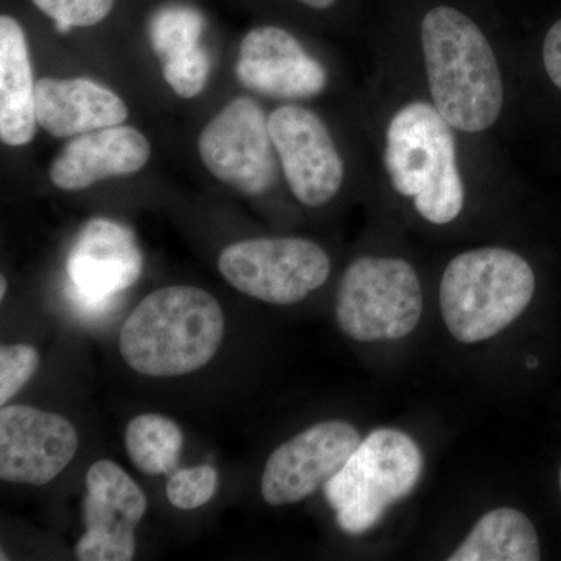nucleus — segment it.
Segmentation results:
<instances>
[{"instance_id": "25", "label": "nucleus", "mask_w": 561, "mask_h": 561, "mask_svg": "<svg viewBox=\"0 0 561 561\" xmlns=\"http://www.w3.org/2000/svg\"><path fill=\"white\" fill-rule=\"evenodd\" d=\"M542 61L549 79L561 90V20L556 22L546 35Z\"/></svg>"}, {"instance_id": "19", "label": "nucleus", "mask_w": 561, "mask_h": 561, "mask_svg": "<svg viewBox=\"0 0 561 561\" xmlns=\"http://www.w3.org/2000/svg\"><path fill=\"white\" fill-rule=\"evenodd\" d=\"M183 432L175 421L158 413L136 416L125 431V448L144 474H172L183 453Z\"/></svg>"}, {"instance_id": "26", "label": "nucleus", "mask_w": 561, "mask_h": 561, "mask_svg": "<svg viewBox=\"0 0 561 561\" xmlns=\"http://www.w3.org/2000/svg\"><path fill=\"white\" fill-rule=\"evenodd\" d=\"M298 2L311 7L313 10H327L331 9V7L334 5L337 0H298Z\"/></svg>"}, {"instance_id": "12", "label": "nucleus", "mask_w": 561, "mask_h": 561, "mask_svg": "<svg viewBox=\"0 0 561 561\" xmlns=\"http://www.w3.org/2000/svg\"><path fill=\"white\" fill-rule=\"evenodd\" d=\"M83 522L87 534L77 542L81 561H130L135 530L147 512V497L119 465L99 460L88 470Z\"/></svg>"}, {"instance_id": "1", "label": "nucleus", "mask_w": 561, "mask_h": 561, "mask_svg": "<svg viewBox=\"0 0 561 561\" xmlns=\"http://www.w3.org/2000/svg\"><path fill=\"white\" fill-rule=\"evenodd\" d=\"M421 44L438 113L460 131L490 128L500 117L504 87L481 28L459 10L437 7L421 22Z\"/></svg>"}, {"instance_id": "27", "label": "nucleus", "mask_w": 561, "mask_h": 561, "mask_svg": "<svg viewBox=\"0 0 561 561\" xmlns=\"http://www.w3.org/2000/svg\"><path fill=\"white\" fill-rule=\"evenodd\" d=\"M7 289H9V284H7L5 276H2V278H0V298H2V300L5 298Z\"/></svg>"}, {"instance_id": "20", "label": "nucleus", "mask_w": 561, "mask_h": 561, "mask_svg": "<svg viewBox=\"0 0 561 561\" xmlns=\"http://www.w3.org/2000/svg\"><path fill=\"white\" fill-rule=\"evenodd\" d=\"M205 18L197 9L181 3L162 7L150 21V43L162 62L201 46Z\"/></svg>"}, {"instance_id": "29", "label": "nucleus", "mask_w": 561, "mask_h": 561, "mask_svg": "<svg viewBox=\"0 0 561 561\" xmlns=\"http://www.w3.org/2000/svg\"><path fill=\"white\" fill-rule=\"evenodd\" d=\"M559 483H560V493H561V467H560V474H559Z\"/></svg>"}, {"instance_id": "24", "label": "nucleus", "mask_w": 561, "mask_h": 561, "mask_svg": "<svg viewBox=\"0 0 561 561\" xmlns=\"http://www.w3.org/2000/svg\"><path fill=\"white\" fill-rule=\"evenodd\" d=\"M39 354L31 345H2L0 348V404L7 405L11 398L20 393L36 370Z\"/></svg>"}, {"instance_id": "5", "label": "nucleus", "mask_w": 561, "mask_h": 561, "mask_svg": "<svg viewBox=\"0 0 561 561\" xmlns=\"http://www.w3.org/2000/svg\"><path fill=\"white\" fill-rule=\"evenodd\" d=\"M421 472L423 454L413 438L382 427L360 442L345 467L324 485V496L339 527L345 534L362 535L415 490Z\"/></svg>"}, {"instance_id": "21", "label": "nucleus", "mask_w": 561, "mask_h": 561, "mask_svg": "<svg viewBox=\"0 0 561 561\" xmlns=\"http://www.w3.org/2000/svg\"><path fill=\"white\" fill-rule=\"evenodd\" d=\"M219 486V474L209 465L175 470L165 485L168 500L180 511H194L208 504Z\"/></svg>"}, {"instance_id": "8", "label": "nucleus", "mask_w": 561, "mask_h": 561, "mask_svg": "<svg viewBox=\"0 0 561 561\" xmlns=\"http://www.w3.org/2000/svg\"><path fill=\"white\" fill-rule=\"evenodd\" d=\"M202 162L217 180L256 197L276 183V149L268 119L256 102L239 98L203 128L197 142Z\"/></svg>"}, {"instance_id": "23", "label": "nucleus", "mask_w": 561, "mask_h": 561, "mask_svg": "<svg viewBox=\"0 0 561 561\" xmlns=\"http://www.w3.org/2000/svg\"><path fill=\"white\" fill-rule=\"evenodd\" d=\"M55 22L58 32L73 27H92L106 20L116 0H32Z\"/></svg>"}, {"instance_id": "3", "label": "nucleus", "mask_w": 561, "mask_h": 561, "mask_svg": "<svg viewBox=\"0 0 561 561\" xmlns=\"http://www.w3.org/2000/svg\"><path fill=\"white\" fill-rule=\"evenodd\" d=\"M394 190L412 197L431 224H451L465 203L451 125L426 102L402 106L387 128L383 153Z\"/></svg>"}, {"instance_id": "15", "label": "nucleus", "mask_w": 561, "mask_h": 561, "mask_svg": "<svg viewBox=\"0 0 561 561\" xmlns=\"http://www.w3.org/2000/svg\"><path fill=\"white\" fill-rule=\"evenodd\" d=\"M149 139L125 125L101 128L70 139L50 165L58 190L81 191L114 176L133 175L150 160Z\"/></svg>"}, {"instance_id": "11", "label": "nucleus", "mask_w": 561, "mask_h": 561, "mask_svg": "<svg viewBox=\"0 0 561 561\" xmlns=\"http://www.w3.org/2000/svg\"><path fill=\"white\" fill-rule=\"evenodd\" d=\"M273 146L291 194L302 205H327L341 191L343 161L330 130L311 110L284 105L268 116Z\"/></svg>"}, {"instance_id": "22", "label": "nucleus", "mask_w": 561, "mask_h": 561, "mask_svg": "<svg viewBox=\"0 0 561 561\" xmlns=\"http://www.w3.org/2000/svg\"><path fill=\"white\" fill-rule=\"evenodd\" d=\"M209 69L208 54L197 46L165 60L162 73L176 95L194 99L205 90Z\"/></svg>"}, {"instance_id": "6", "label": "nucleus", "mask_w": 561, "mask_h": 561, "mask_svg": "<svg viewBox=\"0 0 561 561\" xmlns=\"http://www.w3.org/2000/svg\"><path fill=\"white\" fill-rule=\"evenodd\" d=\"M421 313L423 291L409 262L365 256L343 273L335 316L354 341H398L419 327Z\"/></svg>"}, {"instance_id": "10", "label": "nucleus", "mask_w": 561, "mask_h": 561, "mask_svg": "<svg viewBox=\"0 0 561 561\" xmlns=\"http://www.w3.org/2000/svg\"><path fill=\"white\" fill-rule=\"evenodd\" d=\"M360 435L346 421H321L295 435L268 457L261 494L272 507L312 496L345 467L360 445Z\"/></svg>"}, {"instance_id": "14", "label": "nucleus", "mask_w": 561, "mask_h": 561, "mask_svg": "<svg viewBox=\"0 0 561 561\" xmlns=\"http://www.w3.org/2000/svg\"><path fill=\"white\" fill-rule=\"evenodd\" d=\"M236 73L243 87L268 98L309 99L327 87V70L284 28L264 25L247 33Z\"/></svg>"}, {"instance_id": "13", "label": "nucleus", "mask_w": 561, "mask_h": 561, "mask_svg": "<svg viewBox=\"0 0 561 561\" xmlns=\"http://www.w3.org/2000/svg\"><path fill=\"white\" fill-rule=\"evenodd\" d=\"M79 449V434L68 419L31 405H2L0 478L44 485L57 478Z\"/></svg>"}, {"instance_id": "7", "label": "nucleus", "mask_w": 561, "mask_h": 561, "mask_svg": "<svg viewBox=\"0 0 561 561\" xmlns=\"http://www.w3.org/2000/svg\"><path fill=\"white\" fill-rule=\"evenodd\" d=\"M219 271L247 297L289 306L327 283L331 261L321 247L308 239H250L221 251Z\"/></svg>"}, {"instance_id": "2", "label": "nucleus", "mask_w": 561, "mask_h": 561, "mask_svg": "<svg viewBox=\"0 0 561 561\" xmlns=\"http://www.w3.org/2000/svg\"><path fill=\"white\" fill-rule=\"evenodd\" d=\"M224 335V311L209 291L169 286L136 306L122 327L119 350L131 370L175 378L209 364Z\"/></svg>"}, {"instance_id": "28", "label": "nucleus", "mask_w": 561, "mask_h": 561, "mask_svg": "<svg viewBox=\"0 0 561 561\" xmlns=\"http://www.w3.org/2000/svg\"><path fill=\"white\" fill-rule=\"evenodd\" d=\"M537 365H538V360L534 359V357H531V359L527 360V367H529V368H535V367H537Z\"/></svg>"}, {"instance_id": "4", "label": "nucleus", "mask_w": 561, "mask_h": 561, "mask_svg": "<svg viewBox=\"0 0 561 561\" xmlns=\"http://www.w3.org/2000/svg\"><path fill=\"white\" fill-rule=\"evenodd\" d=\"M534 294V271L515 251H465L443 273V320L461 343L489 341L526 311Z\"/></svg>"}, {"instance_id": "9", "label": "nucleus", "mask_w": 561, "mask_h": 561, "mask_svg": "<svg viewBox=\"0 0 561 561\" xmlns=\"http://www.w3.org/2000/svg\"><path fill=\"white\" fill-rule=\"evenodd\" d=\"M142 267V253L130 228L102 217L92 219L68 256L70 298L90 316L106 312L135 286Z\"/></svg>"}, {"instance_id": "16", "label": "nucleus", "mask_w": 561, "mask_h": 561, "mask_svg": "<svg viewBox=\"0 0 561 561\" xmlns=\"http://www.w3.org/2000/svg\"><path fill=\"white\" fill-rule=\"evenodd\" d=\"M38 127L54 138H76L84 133L116 127L128 108L116 92L88 79H41L35 88Z\"/></svg>"}, {"instance_id": "18", "label": "nucleus", "mask_w": 561, "mask_h": 561, "mask_svg": "<svg viewBox=\"0 0 561 561\" xmlns=\"http://www.w3.org/2000/svg\"><path fill=\"white\" fill-rule=\"evenodd\" d=\"M540 538L530 519L516 508L483 515L449 561H538Z\"/></svg>"}, {"instance_id": "17", "label": "nucleus", "mask_w": 561, "mask_h": 561, "mask_svg": "<svg viewBox=\"0 0 561 561\" xmlns=\"http://www.w3.org/2000/svg\"><path fill=\"white\" fill-rule=\"evenodd\" d=\"M35 88L27 38L20 22L0 18V139L21 147L36 135Z\"/></svg>"}]
</instances>
